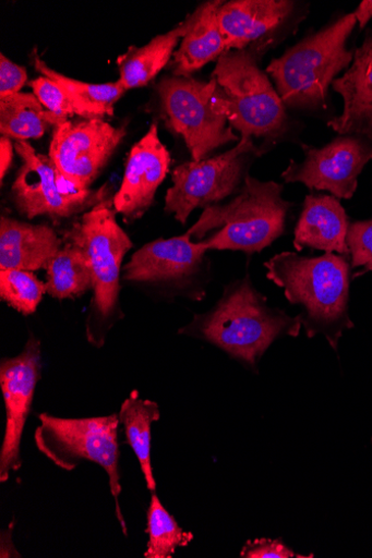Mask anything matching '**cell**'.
<instances>
[{
  "label": "cell",
  "instance_id": "6da1fadb",
  "mask_svg": "<svg viewBox=\"0 0 372 558\" xmlns=\"http://www.w3.org/2000/svg\"><path fill=\"white\" fill-rule=\"evenodd\" d=\"M349 263L337 253L310 258L286 251L264 264L267 278L301 310L298 317L307 337L322 335L335 351L344 333L355 327L349 316Z\"/></svg>",
  "mask_w": 372,
  "mask_h": 558
},
{
  "label": "cell",
  "instance_id": "7c38bea8",
  "mask_svg": "<svg viewBox=\"0 0 372 558\" xmlns=\"http://www.w3.org/2000/svg\"><path fill=\"white\" fill-rule=\"evenodd\" d=\"M125 135L124 128H116L101 119L67 121L52 131L48 157L72 190H89Z\"/></svg>",
  "mask_w": 372,
  "mask_h": 558
},
{
  "label": "cell",
  "instance_id": "cb8c5ba5",
  "mask_svg": "<svg viewBox=\"0 0 372 558\" xmlns=\"http://www.w3.org/2000/svg\"><path fill=\"white\" fill-rule=\"evenodd\" d=\"M64 123L47 111L34 93H17L0 97V132L16 141L40 138L49 126Z\"/></svg>",
  "mask_w": 372,
  "mask_h": 558
},
{
  "label": "cell",
  "instance_id": "44dd1931",
  "mask_svg": "<svg viewBox=\"0 0 372 558\" xmlns=\"http://www.w3.org/2000/svg\"><path fill=\"white\" fill-rule=\"evenodd\" d=\"M196 19L195 12L164 35L154 37L142 47H130L128 53L120 57V84L125 90L146 86L171 61L176 48L193 26Z\"/></svg>",
  "mask_w": 372,
  "mask_h": 558
},
{
  "label": "cell",
  "instance_id": "ba28073f",
  "mask_svg": "<svg viewBox=\"0 0 372 558\" xmlns=\"http://www.w3.org/2000/svg\"><path fill=\"white\" fill-rule=\"evenodd\" d=\"M157 93L167 126L184 140L192 161L208 159L221 146L237 142L227 114L226 96L217 80L167 76Z\"/></svg>",
  "mask_w": 372,
  "mask_h": 558
},
{
  "label": "cell",
  "instance_id": "f546056e",
  "mask_svg": "<svg viewBox=\"0 0 372 558\" xmlns=\"http://www.w3.org/2000/svg\"><path fill=\"white\" fill-rule=\"evenodd\" d=\"M240 557L244 558H309L313 555H298L291 550L281 539L256 538L248 541L243 546Z\"/></svg>",
  "mask_w": 372,
  "mask_h": 558
},
{
  "label": "cell",
  "instance_id": "d4e9b609",
  "mask_svg": "<svg viewBox=\"0 0 372 558\" xmlns=\"http://www.w3.org/2000/svg\"><path fill=\"white\" fill-rule=\"evenodd\" d=\"M47 293L58 300L75 299L93 289L91 268L83 250L65 241L46 267Z\"/></svg>",
  "mask_w": 372,
  "mask_h": 558
},
{
  "label": "cell",
  "instance_id": "836d02e7",
  "mask_svg": "<svg viewBox=\"0 0 372 558\" xmlns=\"http://www.w3.org/2000/svg\"><path fill=\"white\" fill-rule=\"evenodd\" d=\"M371 442H372V437H371Z\"/></svg>",
  "mask_w": 372,
  "mask_h": 558
},
{
  "label": "cell",
  "instance_id": "ac0fdd59",
  "mask_svg": "<svg viewBox=\"0 0 372 558\" xmlns=\"http://www.w3.org/2000/svg\"><path fill=\"white\" fill-rule=\"evenodd\" d=\"M332 86L344 98V111L328 125L338 134H372V31L355 50L347 72Z\"/></svg>",
  "mask_w": 372,
  "mask_h": 558
},
{
  "label": "cell",
  "instance_id": "d6a6232c",
  "mask_svg": "<svg viewBox=\"0 0 372 558\" xmlns=\"http://www.w3.org/2000/svg\"><path fill=\"white\" fill-rule=\"evenodd\" d=\"M352 14L359 24V28L363 29L372 19V0H363Z\"/></svg>",
  "mask_w": 372,
  "mask_h": 558
},
{
  "label": "cell",
  "instance_id": "ffe728a7",
  "mask_svg": "<svg viewBox=\"0 0 372 558\" xmlns=\"http://www.w3.org/2000/svg\"><path fill=\"white\" fill-rule=\"evenodd\" d=\"M223 4L215 0L196 9L195 22L173 56L171 70L175 76H191L206 64L218 62L228 52L219 22Z\"/></svg>",
  "mask_w": 372,
  "mask_h": 558
},
{
  "label": "cell",
  "instance_id": "1f68e13d",
  "mask_svg": "<svg viewBox=\"0 0 372 558\" xmlns=\"http://www.w3.org/2000/svg\"><path fill=\"white\" fill-rule=\"evenodd\" d=\"M14 145L12 143V138L2 136L0 138V178H2V183L4 182L5 175L9 172L12 162H13V156H14Z\"/></svg>",
  "mask_w": 372,
  "mask_h": 558
},
{
  "label": "cell",
  "instance_id": "52a82bcc",
  "mask_svg": "<svg viewBox=\"0 0 372 558\" xmlns=\"http://www.w3.org/2000/svg\"><path fill=\"white\" fill-rule=\"evenodd\" d=\"M34 439L38 450L63 471L72 472L82 462H91L109 476L117 517L125 536L128 526L120 506V417L61 418L40 414Z\"/></svg>",
  "mask_w": 372,
  "mask_h": 558
},
{
  "label": "cell",
  "instance_id": "4dcf8cb0",
  "mask_svg": "<svg viewBox=\"0 0 372 558\" xmlns=\"http://www.w3.org/2000/svg\"><path fill=\"white\" fill-rule=\"evenodd\" d=\"M26 82V70L13 63L4 54L0 56V97L21 93Z\"/></svg>",
  "mask_w": 372,
  "mask_h": 558
},
{
  "label": "cell",
  "instance_id": "5b68a950",
  "mask_svg": "<svg viewBox=\"0 0 372 558\" xmlns=\"http://www.w3.org/2000/svg\"><path fill=\"white\" fill-rule=\"evenodd\" d=\"M64 239L83 250L91 268L93 299L86 337L89 343L100 348L122 318L119 303L122 265L133 242L118 223L113 198H104L84 213Z\"/></svg>",
  "mask_w": 372,
  "mask_h": 558
},
{
  "label": "cell",
  "instance_id": "8fae6325",
  "mask_svg": "<svg viewBox=\"0 0 372 558\" xmlns=\"http://www.w3.org/2000/svg\"><path fill=\"white\" fill-rule=\"evenodd\" d=\"M15 149L22 167L12 186L17 210L28 219L46 216L64 220L86 213L106 198V186L97 191H74L67 185L49 157L38 155L27 141H17Z\"/></svg>",
  "mask_w": 372,
  "mask_h": 558
},
{
  "label": "cell",
  "instance_id": "4316f807",
  "mask_svg": "<svg viewBox=\"0 0 372 558\" xmlns=\"http://www.w3.org/2000/svg\"><path fill=\"white\" fill-rule=\"evenodd\" d=\"M47 292L46 283L34 272L25 270H0V296L9 306L24 316L36 313L43 296Z\"/></svg>",
  "mask_w": 372,
  "mask_h": 558
},
{
  "label": "cell",
  "instance_id": "277c9868",
  "mask_svg": "<svg viewBox=\"0 0 372 558\" xmlns=\"http://www.w3.org/2000/svg\"><path fill=\"white\" fill-rule=\"evenodd\" d=\"M356 25L352 13L345 15L272 61L265 72L276 83L286 108L311 112L328 109L331 86L353 60L347 41Z\"/></svg>",
  "mask_w": 372,
  "mask_h": 558
},
{
  "label": "cell",
  "instance_id": "8992f818",
  "mask_svg": "<svg viewBox=\"0 0 372 558\" xmlns=\"http://www.w3.org/2000/svg\"><path fill=\"white\" fill-rule=\"evenodd\" d=\"M284 185L247 177L238 195L227 205L205 208L188 233L209 250L241 251L253 255L271 246L286 231L287 218L293 207L283 197Z\"/></svg>",
  "mask_w": 372,
  "mask_h": 558
},
{
  "label": "cell",
  "instance_id": "603a6c76",
  "mask_svg": "<svg viewBox=\"0 0 372 558\" xmlns=\"http://www.w3.org/2000/svg\"><path fill=\"white\" fill-rule=\"evenodd\" d=\"M120 423L124 427L127 442L133 449L146 487L155 493L156 482L153 475L151 461L152 425L161 418L158 404L155 401L143 399L137 391H132L122 403L119 413Z\"/></svg>",
  "mask_w": 372,
  "mask_h": 558
},
{
  "label": "cell",
  "instance_id": "5bb4252c",
  "mask_svg": "<svg viewBox=\"0 0 372 558\" xmlns=\"http://www.w3.org/2000/svg\"><path fill=\"white\" fill-rule=\"evenodd\" d=\"M40 374V341L33 335L19 356L3 360L0 364V385L7 410L5 435L0 449L2 483L22 468L21 444Z\"/></svg>",
  "mask_w": 372,
  "mask_h": 558
},
{
  "label": "cell",
  "instance_id": "d6986e66",
  "mask_svg": "<svg viewBox=\"0 0 372 558\" xmlns=\"http://www.w3.org/2000/svg\"><path fill=\"white\" fill-rule=\"evenodd\" d=\"M63 241L55 229L9 217L0 219V270L37 271L46 269L58 255Z\"/></svg>",
  "mask_w": 372,
  "mask_h": 558
},
{
  "label": "cell",
  "instance_id": "9c48e42d",
  "mask_svg": "<svg viewBox=\"0 0 372 558\" xmlns=\"http://www.w3.org/2000/svg\"><path fill=\"white\" fill-rule=\"evenodd\" d=\"M262 156L252 140L240 138L233 148L218 157L179 166L172 173L166 211L185 225L194 210L219 205L241 189L251 165Z\"/></svg>",
  "mask_w": 372,
  "mask_h": 558
},
{
  "label": "cell",
  "instance_id": "9a60e30c",
  "mask_svg": "<svg viewBox=\"0 0 372 558\" xmlns=\"http://www.w3.org/2000/svg\"><path fill=\"white\" fill-rule=\"evenodd\" d=\"M305 14L291 0H232L220 8L219 22L228 52L255 46L267 50L292 34Z\"/></svg>",
  "mask_w": 372,
  "mask_h": 558
},
{
  "label": "cell",
  "instance_id": "e0dca14e",
  "mask_svg": "<svg viewBox=\"0 0 372 558\" xmlns=\"http://www.w3.org/2000/svg\"><path fill=\"white\" fill-rule=\"evenodd\" d=\"M350 222L340 199L328 194H309L295 229L293 246L349 257L347 235Z\"/></svg>",
  "mask_w": 372,
  "mask_h": 558
},
{
  "label": "cell",
  "instance_id": "f1b7e54d",
  "mask_svg": "<svg viewBox=\"0 0 372 558\" xmlns=\"http://www.w3.org/2000/svg\"><path fill=\"white\" fill-rule=\"evenodd\" d=\"M352 268H362L356 277L372 272V219L350 223L347 235Z\"/></svg>",
  "mask_w": 372,
  "mask_h": 558
},
{
  "label": "cell",
  "instance_id": "3957f363",
  "mask_svg": "<svg viewBox=\"0 0 372 558\" xmlns=\"http://www.w3.org/2000/svg\"><path fill=\"white\" fill-rule=\"evenodd\" d=\"M265 52L267 50L257 46L230 50L218 60L211 74L226 96L231 128L240 132L241 138L260 141L263 156L293 130L280 95L267 72L259 65Z\"/></svg>",
  "mask_w": 372,
  "mask_h": 558
},
{
  "label": "cell",
  "instance_id": "2e32d148",
  "mask_svg": "<svg viewBox=\"0 0 372 558\" xmlns=\"http://www.w3.org/2000/svg\"><path fill=\"white\" fill-rule=\"evenodd\" d=\"M170 166V151L159 140L156 124H152L130 151L123 182L113 197L116 213L127 222L141 219L153 205Z\"/></svg>",
  "mask_w": 372,
  "mask_h": 558
},
{
  "label": "cell",
  "instance_id": "7402d4cb",
  "mask_svg": "<svg viewBox=\"0 0 372 558\" xmlns=\"http://www.w3.org/2000/svg\"><path fill=\"white\" fill-rule=\"evenodd\" d=\"M33 61L37 72L55 81L65 90L79 116L86 120L113 116L116 105L127 93L119 81L116 83L92 84L73 80L51 70L39 59L36 49H34Z\"/></svg>",
  "mask_w": 372,
  "mask_h": 558
},
{
  "label": "cell",
  "instance_id": "4fadbf2b",
  "mask_svg": "<svg viewBox=\"0 0 372 558\" xmlns=\"http://www.w3.org/2000/svg\"><path fill=\"white\" fill-rule=\"evenodd\" d=\"M302 162L290 161L284 171L287 183H302L310 190L328 191L350 199L357 191L358 178L372 161V134H339L323 147L302 144Z\"/></svg>",
  "mask_w": 372,
  "mask_h": 558
},
{
  "label": "cell",
  "instance_id": "83f0119b",
  "mask_svg": "<svg viewBox=\"0 0 372 558\" xmlns=\"http://www.w3.org/2000/svg\"><path fill=\"white\" fill-rule=\"evenodd\" d=\"M34 95L38 98L41 106L52 114H56L63 122L79 116L73 101L65 90L55 81L41 76L29 83Z\"/></svg>",
  "mask_w": 372,
  "mask_h": 558
},
{
  "label": "cell",
  "instance_id": "484cf974",
  "mask_svg": "<svg viewBox=\"0 0 372 558\" xmlns=\"http://www.w3.org/2000/svg\"><path fill=\"white\" fill-rule=\"evenodd\" d=\"M146 533L145 558H172L179 547H187L194 538L179 526L156 493H152L149 500Z\"/></svg>",
  "mask_w": 372,
  "mask_h": 558
},
{
  "label": "cell",
  "instance_id": "30bf717a",
  "mask_svg": "<svg viewBox=\"0 0 372 558\" xmlns=\"http://www.w3.org/2000/svg\"><path fill=\"white\" fill-rule=\"evenodd\" d=\"M207 251L202 241L193 242L188 232L155 240L134 253L123 269V279L202 300L208 275Z\"/></svg>",
  "mask_w": 372,
  "mask_h": 558
},
{
  "label": "cell",
  "instance_id": "7a4b0ae2",
  "mask_svg": "<svg viewBox=\"0 0 372 558\" xmlns=\"http://www.w3.org/2000/svg\"><path fill=\"white\" fill-rule=\"evenodd\" d=\"M300 318L273 308L245 276L226 287L216 306L179 330L215 344L229 356L257 372L263 354L279 338L298 337Z\"/></svg>",
  "mask_w": 372,
  "mask_h": 558
}]
</instances>
